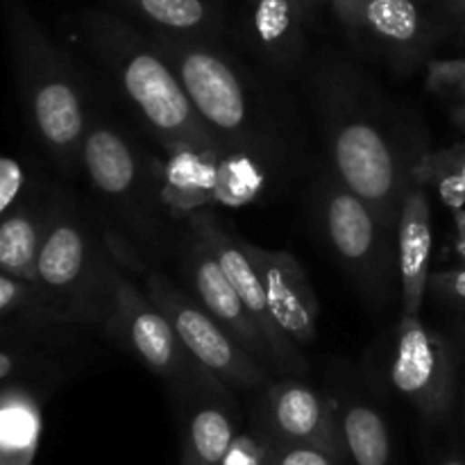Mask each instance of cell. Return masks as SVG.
<instances>
[{
  "label": "cell",
  "instance_id": "obj_1",
  "mask_svg": "<svg viewBox=\"0 0 465 465\" xmlns=\"http://www.w3.org/2000/svg\"><path fill=\"white\" fill-rule=\"evenodd\" d=\"M327 168L372 204L395 234L404 195L427 150L398 130L380 95L352 66H322L313 82Z\"/></svg>",
  "mask_w": 465,
  "mask_h": 465
},
{
  "label": "cell",
  "instance_id": "obj_2",
  "mask_svg": "<svg viewBox=\"0 0 465 465\" xmlns=\"http://www.w3.org/2000/svg\"><path fill=\"white\" fill-rule=\"evenodd\" d=\"M80 171L89 180L109 230L125 243L127 266L163 262L180 252L184 232L166 198L163 168L114 118L91 109L80 154Z\"/></svg>",
  "mask_w": 465,
  "mask_h": 465
},
{
  "label": "cell",
  "instance_id": "obj_3",
  "mask_svg": "<svg viewBox=\"0 0 465 465\" xmlns=\"http://www.w3.org/2000/svg\"><path fill=\"white\" fill-rule=\"evenodd\" d=\"M82 36L95 62L112 77L141 125L168 157L184 153L225 157L227 153L191 104L173 64L148 32L112 12L89 9L82 16Z\"/></svg>",
  "mask_w": 465,
  "mask_h": 465
},
{
  "label": "cell",
  "instance_id": "obj_4",
  "mask_svg": "<svg viewBox=\"0 0 465 465\" xmlns=\"http://www.w3.org/2000/svg\"><path fill=\"white\" fill-rule=\"evenodd\" d=\"M191 104L227 154H245L271 168L286 163L289 141L257 77L218 41L154 35Z\"/></svg>",
  "mask_w": 465,
  "mask_h": 465
},
{
  "label": "cell",
  "instance_id": "obj_5",
  "mask_svg": "<svg viewBox=\"0 0 465 465\" xmlns=\"http://www.w3.org/2000/svg\"><path fill=\"white\" fill-rule=\"evenodd\" d=\"M16 64L23 107L36 141L59 171L80 173L91 118L89 94L62 45L50 39L23 0H0Z\"/></svg>",
  "mask_w": 465,
  "mask_h": 465
},
{
  "label": "cell",
  "instance_id": "obj_6",
  "mask_svg": "<svg viewBox=\"0 0 465 465\" xmlns=\"http://www.w3.org/2000/svg\"><path fill=\"white\" fill-rule=\"evenodd\" d=\"M118 266L103 223L66 198L50 207L36 284L57 321L107 334Z\"/></svg>",
  "mask_w": 465,
  "mask_h": 465
},
{
  "label": "cell",
  "instance_id": "obj_7",
  "mask_svg": "<svg viewBox=\"0 0 465 465\" xmlns=\"http://www.w3.org/2000/svg\"><path fill=\"white\" fill-rule=\"evenodd\" d=\"M313 221L322 241L363 298L384 307L393 280L398 252L391 250L393 232L384 225L371 203L350 191L330 168L313 182Z\"/></svg>",
  "mask_w": 465,
  "mask_h": 465
},
{
  "label": "cell",
  "instance_id": "obj_8",
  "mask_svg": "<svg viewBox=\"0 0 465 465\" xmlns=\"http://www.w3.org/2000/svg\"><path fill=\"white\" fill-rule=\"evenodd\" d=\"M107 336L134 354L182 400L198 391L225 386L191 357L166 313L150 300L143 284H139L123 263L116 272V295Z\"/></svg>",
  "mask_w": 465,
  "mask_h": 465
},
{
  "label": "cell",
  "instance_id": "obj_9",
  "mask_svg": "<svg viewBox=\"0 0 465 465\" xmlns=\"http://www.w3.org/2000/svg\"><path fill=\"white\" fill-rule=\"evenodd\" d=\"M136 272L141 275L145 293L166 313L191 357L209 375L232 391H263L271 386L272 372L262 366L243 345L236 343L230 331L193 295L180 289L157 266L143 263Z\"/></svg>",
  "mask_w": 465,
  "mask_h": 465
},
{
  "label": "cell",
  "instance_id": "obj_10",
  "mask_svg": "<svg viewBox=\"0 0 465 465\" xmlns=\"http://www.w3.org/2000/svg\"><path fill=\"white\" fill-rule=\"evenodd\" d=\"M350 35L372 53L381 54L398 71L418 66L431 45L439 27L418 0H321Z\"/></svg>",
  "mask_w": 465,
  "mask_h": 465
},
{
  "label": "cell",
  "instance_id": "obj_11",
  "mask_svg": "<svg viewBox=\"0 0 465 465\" xmlns=\"http://www.w3.org/2000/svg\"><path fill=\"white\" fill-rule=\"evenodd\" d=\"M389 377L393 389L430 420H439L452 407L454 354L448 341L430 330L420 316H400Z\"/></svg>",
  "mask_w": 465,
  "mask_h": 465
},
{
  "label": "cell",
  "instance_id": "obj_12",
  "mask_svg": "<svg viewBox=\"0 0 465 465\" xmlns=\"http://www.w3.org/2000/svg\"><path fill=\"white\" fill-rule=\"evenodd\" d=\"M184 225L212 250L216 262L230 277L234 289L239 291L241 300L245 302L248 312L257 321L268 348H271L272 359H275V371L280 377H307L309 361L304 357L302 348L277 325L272 318L271 307H268L266 293H263L262 280L254 271L252 259L248 257L243 248V241L236 234H232L213 212L209 209H195L184 218Z\"/></svg>",
  "mask_w": 465,
  "mask_h": 465
},
{
  "label": "cell",
  "instance_id": "obj_13",
  "mask_svg": "<svg viewBox=\"0 0 465 465\" xmlns=\"http://www.w3.org/2000/svg\"><path fill=\"white\" fill-rule=\"evenodd\" d=\"M177 254H180V266L191 295L230 331L236 343L243 345L262 366H266L272 375H277L275 359H272L271 348H268L257 321L248 312L239 291L234 289V284L225 275L221 263L216 262L212 250L189 227L184 230V239H182Z\"/></svg>",
  "mask_w": 465,
  "mask_h": 465
},
{
  "label": "cell",
  "instance_id": "obj_14",
  "mask_svg": "<svg viewBox=\"0 0 465 465\" xmlns=\"http://www.w3.org/2000/svg\"><path fill=\"white\" fill-rule=\"evenodd\" d=\"M257 425L259 439L271 443H313L343 454L336 404L298 377H282L262 391Z\"/></svg>",
  "mask_w": 465,
  "mask_h": 465
},
{
  "label": "cell",
  "instance_id": "obj_15",
  "mask_svg": "<svg viewBox=\"0 0 465 465\" xmlns=\"http://www.w3.org/2000/svg\"><path fill=\"white\" fill-rule=\"evenodd\" d=\"M243 241V239H241ZM248 257L262 280L268 307L277 325L300 345L309 348L318 341V298L302 263L284 250H268L243 241Z\"/></svg>",
  "mask_w": 465,
  "mask_h": 465
},
{
  "label": "cell",
  "instance_id": "obj_16",
  "mask_svg": "<svg viewBox=\"0 0 465 465\" xmlns=\"http://www.w3.org/2000/svg\"><path fill=\"white\" fill-rule=\"evenodd\" d=\"M395 252H398V280L402 313L420 316L422 300L430 289L431 277V203L430 189L413 180L404 195L400 221L395 227Z\"/></svg>",
  "mask_w": 465,
  "mask_h": 465
},
{
  "label": "cell",
  "instance_id": "obj_17",
  "mask_svg": "<svg viewBox=\"0 0 465 465\" xmlns=\"http://www.w3.org/2000/svg\"><path fill=\"white\" fill-rule=\"evenodd\" d=\"M307 12L302 0H248L243 32L250 48L268 66L298 68L307 50Z\"/></svg>",
  "mask_w": 465,
  "mask_h": 465
},
{
  "label": "cell",
  "instance_id": "obj_18",
  "mask_svg": "<svg viewBox=\"0 0 465 465\" xmlns=\"http://www.w3.org/2000/svg\"><path fill=\"white\" fill-rule=\"evenodd\" d=\"M232 389H207L184 398L191 404L186 418L182 457L203 465H221L236 440L234 418L230 413Z\"/></svg>",
  "mask_w": 465,
  "mask_h": 465
},
{
  "label": "cell",
  "instance_id": "obj_19",
  "mask_svg": "<svg viewBox=\"0 0 465 465\" xmlns=\"http://www.w3.org/2000/svg\"><path fill=\"white\" fill-rule=\"evenodd\" d=\"M121 3L154 35L218 41L225 23L213 0H121Z\"/></svg>",
  "mask_w": 465,
  "mask_h": 465
},
{
  "label": "cell",
  "instance_id": "obj_20",
  "mask_svg": "<svg viewBox=\"0 0 465 465\" xmlns=\"http://www.w3.org/2000/svg\"><path fill=\"white\" fill-rule=\"evenodd\" d=\"M50 209L21 207L0 221V272L36 284Z\"/></svg>",
  "mask_w": 465,
  "mask_h": 465
},
{
  "label": "cell",
  "instance_id": "obj_21",
  "mask_svg": "<svg viewBox=\"0 0 465 465\" xmlns=\"http://www.w3.org/2000/svg\"><path fill=\"white\" fill-rule=\"evenodd\" d=\"M341 448L354 465H389L391 434L384 416L366 402L336 404Z\"/></svg>",
  "mask_w": 465,
  "mask_h": 465
},
{
  "label": "cell",
  "instance_id": "obj_22",
  "mask_svg": "<svg viewBox=\"0 0 465 465\" xmlns=\"http://www.w3.org/2000/svg\"><path fill=\"white\" fill-rule=\"evenodd\" d=\"M41 416L25 391L0 393V465H30L39 443Z\"/></svg>",
  "mask_w": 465,
  "mask_h": 465
},
{
  "label": "cell",
  "instance_id": "obj_23",
  "mask_svg": "<svg viewBox=\"0 0 465 465\" xmlns=\"http://www.w3.org/2000/svg\"><path fill=\"white\" fill-rule=\"evenodd\" d=\"M416 180L443 198L448 207L463 209L465 204V143L452 145L440 153H425L416 168Z\"/></svg>",
  "mask_w": 465,
  "mask_h": 465
},
{
  "label": "cell",
  "instance_id": "obj_24",
  "mask_svg": "<svg viewBox=\"0 0 465 465\" xmlns=\"http://www.w3.org/2000/svg\"><path fill=\"white\" fill-rule=\"evenodd\" d=\"M427 89L443 103L452 121L465 130V57L427 62Z\"/></svg>",
  "mask_w": 465,
  "mask_h": 465
},
{
  "label": "cell",
  "instance_id": "obj_25",
  "mask_svg": "<svg viewBox=\"0 0 465 465\" xmlns=\"http://www.w3.org/2000/svg\"><path fill=\"white\" fill-rule=\"evenodd\" d=\"M263 465H343V454L313 443H271L263 440Z\"/></svg>",
  "mask_w": 465,
  "mask_h": 465
},
{
  "label": "cell",
  "instance_id": "obj_26",
  "mask_svg": "<svg viewBox=\"0 0 465 465\" xmlns=\"http://www.w3.org/2000/svg\"><path fill=\"white\" fill-rule=\"evenodd\" d=\"M23 307H36L44 313H48L50 318H54L48 302H45L44 293H41L39 284H30V282L16 280V277L0 272V318H3L5 313L16 312V309ZM54 321H57V318H54Z\"/></svg>",
  "mask_w": 465,
  "mask_h": 465
},
{
  "label": "cell",
  "instance_id": "obj_27",
  "mask_svg": "<svg viewBox=\"0 0 465 465\" xmlns=\"http://www.w3.org/2000/svg\"><path fill=\"white\" fill-rule=\"evenodd\" d=\"M430 289L443 302L452 304V307H465V266L434 272L430 277Z\"/></svg>",
  "mask_w": 465,
  "mask_h": 465
},
{
  "label": "cell",
  "instance_id": "obj_28",
  "mask_svg": "<svg viewBox=\"0 0 465 465\" xmlns=\"http://www.w3.org/2000/svg\"><path fill=\"white\" fill-rule=\"evenodd\" d=\"M221 465H263V443L257 434L236 436Z\"/></svg>",
  "mask_w": 465,
  "mask_h": 465
},
{
  "label": "cell",
  "instance_id": "obj_29",
  "mask_svg": "<svg viewBox=\"0 0 465 465\" xmlns=\"http://www.w3.org/2000/svg\"><path fill=\"white\" fill-rule=\"evenodd\" d=\"M21 357L16 352H9V350H0V381H5L7 377H12L16 372Z\"/></svg>",
  "mask_w": 465,
  "mask_h": 465
},
{
  "label": "cell",
  "instance_id": "obj_30",
  "mask_svg": "<svg viewBox=\"0 0 465 465\" xmlns=\"http://www.w3.org/2000/svg\"><path fill=\"white\" fill-rule=\"evenodd\" d=\"M443 3L448 5L454 14H461V16L465 14V0H443Z\"/></svg>",
  "mask_w": 465,
  "mask_h": 465
},
{
  "label": "cell",
  "instance_id": "obj_31",
  "mask_svg": "<svg viewBox=\"0 0 465 465\" xmlns=\"http://www.w3.org/2000/svg\"><path fill=\"white\" fill-rule=\"evenodd\" d=\"M454 225H457V232H463L465 234V209H457L454 212Z\"/></svg>",
  "mask_w": 465,
  "mask_h": 465
},
{
  "label": "cell",
  "instance_id": "obj_32",
  "mask_svg": "<svg viewBox=\"0 0 465 465\" xmlns=\"http://www.w3.org/2000/svg\"><path fill=\"white\" fill-rule=\"evenodd\" d=\"M454 248H457L459 257H461L465 262V234H463V232H457V245H454Z\"/></svg>",
  "mask_w": 465,
  "mask_h": 465
},
{
  "label": "cell",
  "instance_id": "obj_33",
  "mask_svg": "<svg viewBox=\"0 0 465 465\" xmlns=\"http://www.w3.org/2000/svg\"><path fill=\"white\" fill-rule=\"evenodd\" d=\"M440 465H465V463L461 461V459H457V457H450V459H445V461L440 463Z\"/></svg>",
  "mask_w": 465,
  "mask_h": 465
},
{
  "label": "cell",
  "instance_id": "obj_34",
  "mask_svg": "<svg viewBox=\"0 0 465 465\" xmlns=\"http://www.w3.org/2000/svg\"><path fill=\"white\" fill-rule=\"evenodd\" d=\"M180 465H203V463L193 461V459H189V457H182V463Z\"/></svg>",
  "mask_w": 465,
  "mask_h": 465
},
{
  "label": "cell",
  "instance_id": "obj_35",
  "mask_svg": "<svg viewBox=\"0 0 465 465\" xmlns=\"http://www.w3.org/2000/svg\"><path fill=\"white\" fill-rule=\"evenodd\" d=\"M302 3H304V5H307V7H312V5H313V3H321V0H302Z\"/></svg>",
  "mask_w": 465,
  "mask_h": 465
},
{
  "label": "cell",
  "instance_id": "obj_36",
  "mask_svg": "<svg viewBox=\"0 0 465 465\" xmlns=\"http://www.w3.org/2000/svg\"><path fill=\"white\" fill-rule=\"evenodd\" d=\"M463 18H465V14H463Z\"/></svg>",
  "mask_w": 465,
  "mask_h": 465
}]
</instances>
